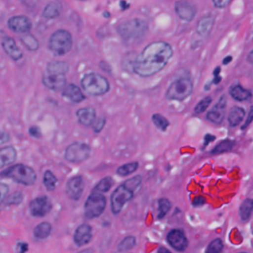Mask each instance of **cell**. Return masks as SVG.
I'll return each instance as SVG.
<instances>
[{"mask_svg": "<svg viewBox=\"0 0 253 253\" xmlns=\"http://www.w3.org/2000/svg\"><path fill=\"white\" fill-rule=\"evenodd\" d=\"M173 55L171 45L166 42H155L148 45L134 60L133 71L143 78L161 72Z\"/></svg>", "mask_w": 253, "mask_h": 253, "instance_id": "obj_1", "label": "cell"}, {"mask_svg": "<svg viewBox=\"0 0 253 253\" xmlns=\"http://www.w3.org/2000/svg\"><path fill=\"white\" fill-rule=\"evenodd\" d=\"M148 29V24L144 20L133 19L121 23L118 26V32L125 42H134L143 38Z\"/></svg>", "mask_w": 253, "mask_h": 253, "instance_id": "obj_2", "label": "cell"}, {"mask_svg": "<svg viewBox=\"0 0 253 253\" xmlns=\"http://www.w3.org/2000/svg\"><path fill=\"white\" fill-rule=\"evenodd\" d=\"M0 177L12 179L17 183L32 186L37 180V174L33 169L24 164L12 166L0 173Z\"/></svg>", "mask_w": 253, "mask_h": 253, "instance_id": "obj_3", "label": "cell"}, {"mask_svg": "<svg viewBox=\"0 0 253 253\" xmlns=\"http://www.w3.org/2000/svg\"><path fill=\"white\" fill-rule=\"evenodd\" d=\"M72 34L64 29L56 31L48 41V48L56 56L66 55L72 50Z\"/></svg>", "mask_w": 253, "mask_h": 253, "instance_id": "obj_4", "label": "cell"}, {"mask_svg": "<svg viewBox=\"0 0 253 253\" xmlns=\"http://www.w3.org/2000/svg\"><path fill=\"white\" fill-rule=\"evenodd\" d=\"M81 85L85 92L92 96L103 95L110 88L107 79L97 73H88L84 75L81 80Z\"/></svg>", "mask_w": 253, "mask_h": 253, "instance_id": "obj_5", "label": "cell"}, {"mask_svg": "<svg viewBox=\"0 0 253 253\" xmlns=\"http://www.w3.org/2000/svg\"><path fill=\"white\" fill-rule=\"evenodd\" d=\"M106 197L100 192L92 191L84 205V214L88 219L96 218L101 215L106 209Z\"/></svg>", "mask_w": 253, "mask_h": 253, "instance_id": "obj_6", "label": "cell"}, {"mask_svg": "<svg viewBox=\"0 0 253 253\" xmlns=\"http://www.w3.org/2000/svg\"><path fill=\"white\" fill-rule=\"evenodd\" d=\"M193 91L192 81L181 78L171 84L167 92V98L170 100L182 101L187 98Z\"/></svg>", "mask_w": 253, "mask_h": 253, "instance_id": "obj_7", "label": "cell"}, {"mask_svg": "<svg viewBox=\"0 0 253 253\" xmlns=\"http://www.w3.org/2000/svg\"><path fill=\"white\" fill-rule=\"evenodd\" d=\"M134 192L135 191L124 183L112 192L111 196V209L114 214L121 212L125 204L134 197Z\"/></svg>", "mask_w": 253, "mask_h": 253, "instance_id": "obj_8", "label": "cell"}, {"mask_svg": "<svg viewBox=\"0 0 253 253\" xmlns=\"http://www.w3.org/2000/svg\"><path fill=\"white\" fill-rule=\"evenodd\" d=\"M91 155V148L86 143L75 142L68 146L65 152V158L69 162L79 164L88 159Z\"/></svg>", "mask_w": 253, "mask_h": 253, "instance_id": "obj_9", "label": "cell"}, {"mask_svg": "<svg viewBox=\"0 0 253 253\" xmlns=\"http://www.w3.org/2000/svg\"><path fill=\"white\" fill-rule=\"evenodd\" d=\"M31 213L35 217H42L51 211L52 204L48 197H38L32 200L29 204Z\"/></svg>", "mask_w": 253, "mask_h": 253, "instance_id": "obj_10", "label": "cell"}, {"mask_svg": "<svg viewBox=\"0 0 253 253\" xmlns=\"http://www.w3.org/2000/svg\"><path fill=\"white\" fill-rule=\"evenodd\" d=\"M8 29L15 33H27L32 29V22L24 15L13 16L7 22Z\"/></svg>", "mask_w": 253, "mask_h": 253, "instance_id": "obj_11", "label": "cell"}, {"mask_svg": "<svg viewBox=\"0 0 253 253\" xmlns=\"http://www.w3.org/2000/svg\"><path fill=\"white\" fill-rule=\"evenodd\" d=\"M169 244L177 252H183L186 250L189 241L181 229H174L169 232L167 237Z\"/></svg>", "mask_w": 253, "mask_h": 253, "instance_id": "obj_12", "label": "cell"}, {"mask_svg": "<svg viewBox=\"0 0 253 253\" xmlns=\"http://www.w3.org/2000/svg\"><path fill=\"white\" fill-rule=\"evenodd\" d=\"M226 107V97L223 95L218 102L213 106L212 109L207 113V120L212 124L219 125L223 122L225 118V111Z\"/></svg>", "mask_w": 253, "mask_h": 253, "instance_id": "obj_13", "label": "cell"}, {"mask_svg": "<svg viewBox=\"0 0 253 253\" xmlns=\"http://www.w3.org/2000/svg\"><path fill=\"white\" fill-rule=\"evenodd\" d=\"M174 10L181 20L192 21L197 14L196 8L186 0H179L175 2Z\"/></svg>", "mask_w": 253, "mask_h": 253, "instance_id": "obj_14", "label": "cell"}, {"mask_svg": "<svg viewBox=\"0 0 253 253\" xmlns=\"http://www.w3.org/2000/svg\"><path fill=\"white\" fill-rule=\"evenodd\" d=\"M84 190V181L82 176H75L68 181L66 193L71 199L78 201L82 196Z\"/></svg>", "mask_w": 253, "mask_h": 253, "instance_id": "obj_15", "label": "cell"}, {"mask_svg": "<svg viewBox=\"0 0 253 253\" xmlns=\"http://www.w3.org/2000/svg\"><path fill=\"white\" fill-rule=\"evenodd\" d=\"M42 82L48 89L52 91H60L66 86L67 81L65 75H54V74L46 72L42 76Z\"/></svg>", "mask_w": 253, "mask_h": 253, "instance_id": "obj_16", "label": "cell"}, {"mask_svg": "<svg viewBox=\"0 0 253 253\" xmlns=\"http://www.w3.org/2000/svg\"><path fill=\"white\" fill-rule=\"evenodd\" d=\"M92 228L89 225L81 224L78 226L74 235V241L78 247L86 245L92 239Z\"/></svg>", "mask_w": 253, "mask_h": 253, "instance_id": "obj_17", "label": "cell"}, {"mask_svg": "<svg viewBox=\"0 0 253 253\" xmlns=\"http://www.w3.org/2000/svg\"><path fill=\"white\" fill-rule=\"evenodd\" d=\"M4 51L14 61H18L23 57V52L13 38L6 37L1 42Z\"/></svg>", "mask_w": 253, "mask_h": 253, "instance_id": "obj_18", "label": "cell"}, {"mask_svg": "<svg viewBox=\"0 0 253 253\" xmlns=\"http://www.w3.org/2000/svg\"><path fill=\"white\" fill-rule=\"evenodd\" d=\"M63 96L65 98L68 99L72 103H81L85 99V97L83 94L81 88L74 84H69L67 86L64 87Z\"/></svg>", "mask_w": 253, "mask_h": 253, "instance_id": "obj_19", "label": "cell"}, {"mask_svg": "<svg viewBox=\"0 0 253 253\" xmlns=\"http://www.w3.org/2000/svg\"><path fill=\"white\" fill-rule=\"evenodd\" d=\"M77 117L81 125L89 126L95 121V109L91 107L82 108L77 112Z\"/></svg>", "mask_w": 253, "mask_h": 253, "instance_id": "obj_20", "label": "cell"}, {"mask_svg": "<svg viewBox=\"0 0 253 253\" xmlns=\"http://www.w3.org/2000/svg\"><path fill=\"white\" fill-rule=\"evenodd\" d=\"M62 10L63 5L60 1H51L44 8L42 13V17L46 20H54L60 17Z\"/></svg>", "mask_w": 253, "mask_h": 253, "instance_id": "obj_21", "label": "cell"}, {"mask_svg": "<svg viewBox=\"0 0 253 253\" xmlns=\"http://www.w3.org/2000/svg\"><path fill=\"white\" fill-rule=\"evenodd\" d=\"M17 153L13 146L0 148V169L14 163L17 159Z\"/></svg>", "mask_w": 253, "mask_h": 253, "instance_id": "obj_22", "label": "cell"}, {"mask_svg": "<svg viewBox=\"0 0 253 253\" xmlns=\"http://www.w3.org/2000/svg\"><path fill=\"white\" fill-rule=\"evenodd\" d=\"M246 112L243 108L234 106L231 109L228 116V122L231 127H236L242 122L245 117Z\"/></svg>", "mask_w": 253, "mask_h": 253, "instance_id": "obj_23", "label": "cell"}, {"mask_svg": "<svg viewBox=\"0 0 253 253\" xmlns=\"http://www.w3.org/2000/svg\"><path fill=\"white\" fill-rule=\"evenodd\" d=\"M214 20L211 16L204 17L198 22L197 26V32L202 37H207L210 35L214 26Z\"/></svg>", "mask_w": 253, "mask_h": 253, "instance_id": "obj_24", "label": "cell"}, {"mask_svg": "<svg viewBox=\"0 0 253 253\" xmlns=\"http://www.w3.org/2000/svg\"><path fill=\"white\" fill-rule=\"evenodd\" d=\"M46 70L48 73L65 75L69 71V65L64 61H51L47 65Z\"/></svg>", "mask_w": 253, "mask_h": 253, "instance_id": "obj_25", "label": "cell"}, {"mask_svg": "<svg viewBox=\"0 0 253 253\" xmlns=\"http://www.w3.org/2000/svg\"><path fill=\"white\" fill-rule=\"evenodd\" d=\"M229 93L231 97L237 101H245L251 97V92L239 85L232 87Z\"/></svg>", "mask_w": 253, "mask_h": 253, "instance_id": "obj_26", "label": "cell"}, {"mask_svg": "<svg viewBox=\"0 0 253 253\" xmlns=\"http://www.w3.org/2000/svg\"><path fill=\"white\" fill-rule=\"evenodd\" d=\"M51 229H52V226L48 222H42L35 228L34 235L38 239H45L49 236Z\"/></svg>", "mask_w": 253, "mask_h": 253, "instance_id": "obj_27", "label": "cell"}, {"mask_svg": "<svg viewBox=\"0 0 253 253\" xmlns=\"http://www.w3.org/2000/svg\"><path fill=\"white\" fill-rule=\"evenodd\" d=\"M253 208V202L251 198H247L243 201L239 208V214L241 220L243 221L249 220L251 217Z\"/></svg>", "mask_w": 253, "mask_h": 253, "instance_id": "obj_28", "label": "cell"}, {"mask_svg": "<svg viewBox=\"0 0 253 253\" xmlns=\"http://www.w3.org/2000/svg\"><path fill=\"white\" fill-rule=\"evenodd\" d=\"M235 142L231 140H225L219 143L210 152L211 155H219V154L225 153L230 152L235 146Z\"/></svg>", "mask_w": 253, "mask_h": 253, "instance_id": "obj_29", "label": "cell"}, {"mask_svg": "<svg viewBox=\"0 0 253 253\" xmlns=\"http://www.w3.org/2000/svg\"><path fill=\"white\" fill-rule=\"evenodd\" d=\"M138 167L139 164L137 162L128 163V164H126L118 167L116 173L121 177H126V176L129 175L137 171Z\"/></svg>", "mask_w": 253, "mask_h": 253, "instance_id": "obj_30", "label": "cell"}, {"mask_svg": "<svg viewBox=\"0 0 253 253\" xmlns=\"http://www.w3.org/2000/svg\"><path fill=\"white\" fill-rule=\"evenodd\" d=\"M21 42L28 50L35 51L39 49L40 43L35 37L32 35H27L21 38Z\"/></svg>", "mask_w": 253, "mask_h": 253, "instance_id": "obj_31", "label": "cell"}, {"mask_svg": "<svg viewBox=\"0 0 253 253\" xmlns=\"http://www.w3.org/2000/svg\"><path fill=\"white\" fill-rule=\"evenodd\" d=\"M114 184L113 179L111 177H106L102 179L99 181V183L96 185L93 191L94 192H100V193H104V192H109L111 188Z\"/></svg>", "mask_w": 253, "mask_h": 253, "instance_id": "obj_32", "label": "cell"}, {"mask_svg": "<svg viewBox=\"0 0 253 253\" xmlns=\"http://www.w3.org/2000/svg\"><path fill=\"white\" fill-rule=\"evenodd\" d=\"M152 121L155 126L161 131H167V128L169 126L170 124L168 120L161 114H155L152 115Z\"/></svg>", "mask_w": 253, "mask_h": 253, "instance_id": "obj_33", "label": "cell"}, {"mask_svg": "<svg viewBox=\"0 0 253 253\" xmlns=\"http://www.w3.org/2000/svg\"><path fill=\"white\" fill-rule=\"evenodd\" d=\"M158 214L159 219L164 218L169 210H171V204L167 198H161L158 200Z\"/></svg>", "mask_w": 253, "mask_h": 253, "instance_id": "obj_34", "label": "cell"}, {"mask_svg": "<svg viewBox=\"0 0 253 253\" xmlns=\"http://www.w3.org/2000/svg\"><path fill=\"white\" fill-rule=\"evenodd\" d=\"M57 183V178L51 170L44 173L43 183L48 191H54Z\"/></svg>", "mask_w": 253, "mask_h": 253, "instance_id": "obj_35", "label": "cell"}, {"mask_svg": "<svg viewBox=\"0 0 253 253\" xmlns=\"http://www.w3.org/2000/svg\"><path fill=\"white\" fill-rule=\"evenodd\" d=\"M136 245V239L134 236H127L121 241L118 247V252H126L132 250Z\"/></svg>", "mask_w": 253, "mask_h": 253, "instance_id": "obj_36", "label": "cell"}, {"mask_svg": "<svg viewBox=\"0 0 253 253\" xmlns=\"http://www.w3.org/2000/svg\"><path fill=\"white\" fill-rule=\"evenodd\" d=\"M24 195L21 192H15L10 195L9 196L5 197L4 200V204L7 206L20 205L23 202Z\"/></svg>", "mask_w": 253, "mask_h": 253, "instance_id": "obj_37", "label": "cell"}, {"mask_svg": "<svg viewBox=\"0 0 253 253\" xmlns=\"http://www.w3.org/2000/svg\"><path fill=\"white\" fill-rule=\"evenodd\" d=\"M223 244L221 239L220 238H216L213 240L206 250L207 253H218L223 250Z\"/></svg>", "mask_w": 253, "mask_h": 253, "instance_id": "obj_38", "label": "cell"}, {"mask_svg": "<svg viewBox=\"0 0 253 253\" xmlns=\"http://www.w3.org/2000/svg\"><path fill=\"white\" fill-rule=\"evenodd\" d=\"M211 101H212V99H211V97H204V98L201 100V101L197 104V106H195V109H194L195 114H196V115H201V114L204 113V112L207 110V108L210 106Z\"/></svg>", "mask_w": 253, "mask_h": 253, "instance_id": "obj_39", "label": "cell"}, {"mask_svg": "<svg viewBox=\"0 0 253 253\" xmlns=\"http://www.w3.org/2000/svg\"><path fill=\"white\" fill-rule=\"evenodd\" d=\"M106 118H100L94 123V131L95 133H100L103 130V127L106 125Z\"/></svg>", "mask_w": 253, "mask_h": 253, "instance_id": "obj_40", "label": "cell"}, {"mask_svg": "<svg viewBox=\"0 0 253 253\" xmlns=\"http://www.w3.org/2000/svg\"><path fill=\"white\" fill-rule=\"evenodd\" d=\"M8 191H9V188H8V185L0 183V206L8 195Z\"/></svg>", "mask_w": 253, "mask_h": 253, "instance_id": "obj_41", "label": "cell"}, {"mask_svg": "<svg viewBox=\"0 0 253 253\" xmlns=\"http://www.w3.org/2000/svg\"><path fill=\"white\" fill-rule=\"evenodd\" d=\"M29 131L30 135L35 137V138H40V137H42V131H41V128L36 126L30 127Z\"/></svg>", "mask_w": 253, "mask_h": 253, "instance_id": "obj_42", "label": "cell"}, {"mask_svg": "<svg viewBox=\"0 0 253 253\" xmlns=\"http://www.w3.org/2000/svg\"><path fill=\"white\" fill-rule=\"evenodd\" d=\"M232 0H212L213 4L217 8H223L229 5Z\"/></svg>", "mask_w": 253, "mask_h": 253, "instance_id": "obj_43", "label": "cell"}, {"mask_svg": "<svg viewBox=\"0 0 253 253\" xmlns=\"http://www.w3.org/2000/svg\"><path fill=\"white\" fill-rule=\"evenodd\" d=\"M205 203V198L202 196H198L194 198L193 201H192V205H193V207H199V206L204 205Z\"/></svg>", "mask_w": 253, "mask_h": 253, "instance_id": "obj_44", "label": "cell"}, {"mask_svg": "<svg viewBox=\"0 0 253 253\" xmlns=\"http://www.w3.org/2000/svg\"><path fill=\"white\" fill-rule=\"evenodd\" d=\"M10 139H11V137L8 133L5 132V131H0V145L7 143L9 141Z\"/></svg>", "mask_w": 253, "mask_h": 253, "instance_id": "obj_45", "label": "cell"}, {"mask_svg": "<svg viewBox=\"0 0 253 253\" xmlns=\"http://www.w3.org/2000/svg\"><path fill=\"white\" fill-rule=\"evenodd\" d=\"M252 121H253V107H251V109H250L248 117H247V121H246L245 124L241 126V129H246V128L250 125V124L252 123Z\"/></svg>", "mask_w": 253, "mask_h": 253, "instance_id": "obj_46", "label": "cell"}, {"mask_svg": "<svg viewBox=\"0 0 253 253\" xmlns=\"http://www.w3.org/2000/svg\"><path fill=\"white\" fill-rule=\"evenodd\" d=\"M18 249L20 253H25L29 250V246L26 243L20 242L18 244Z\"/></svg>", "mask_w": 253, "mask_h": 253, "instance_id": "obj_47", "label": "cell"}, {"mask_svg": "<svg viewBox=\"0 0 253 253\" xmlns=\"http://www.w3.org/2000/svg\"><path fill=\"white\" fill-rule=\"evenodd\" d=\"M214 139H215V137L213 136L212 134H207V135L205 136V143H204V146H207L210 142H212Z\"/></svg>", "mask_w": 253, "mask_h": 253, "instance_id": "obj_48", "label": "cell"}, {"mask_svg": "<svg viewBox=\"0 0 253 253\" xmlns=\"http://www.w3.org/2000/svg\"><path fill=\"white\" fill-rule=\"evenodd\" d=\"M120 5H121V8H122L123 10H126L127 9V8H129V5H128L126 1H124V0L121 1Z\"/></svg>", "mask_w": 253, "mask_h": 253, "instance_id": "obj_49", "label": "cell"}, {"mask_svg": "<svg viewBox=\"0 0 253 253\" xmlns=\"http://www.w3.org/2000/svg\"><path fill=\"white\" fill-rule=\"evenodd\" d=\"M158 253H170V250H169L168 249L165 248V247H160L159 250H158Z\"/></svg>", "mask_w": 253, "mask_h": 253, "instance_id": "obj_50", "label": "cell"}, {"mask_svg": "<svg viewBox=\"0 0 253 253\" xmlns=\"http://www.w3.org/2000/svg\"><path fill=\"white\" fill-rule=\"evenodd\" d=\"M232 57H226V58L224 59V60H223V63L224 65H227L229 64V63H230L231 61H232Z\"/></svg>", "mask_w": 253, "mask_h": 253, "instance_id": "obj_51", "label": "cell"}, {"mask_svg": "<svg viewBox=\"0 0 253 253\" xmlns=\"http://www.w3.org/2000/svg\"><path fill=\"white\" fill-rule=\"evenodd\" d=\"M110 16V13L108 12V11H105V12L103 13V17H106V18H109Z\"/></svg>", "mask_w": 253, "mask_h": 253, "instance_id": "obj_52", "label": "cell"}, {"mask_svg": "<svg viewBox=\"0 0 253 253\" xmlns=\"http://www.w3.org/2000/svg\"><path fill=\"white\" fill-rule=\"evenodd\" d=\"M80 1H85V0H80Z\"/></svg>", "mask_w": 253, "mask_h": 253, "instance_id": "obj_53", "label": "cell"}]
</instances>
